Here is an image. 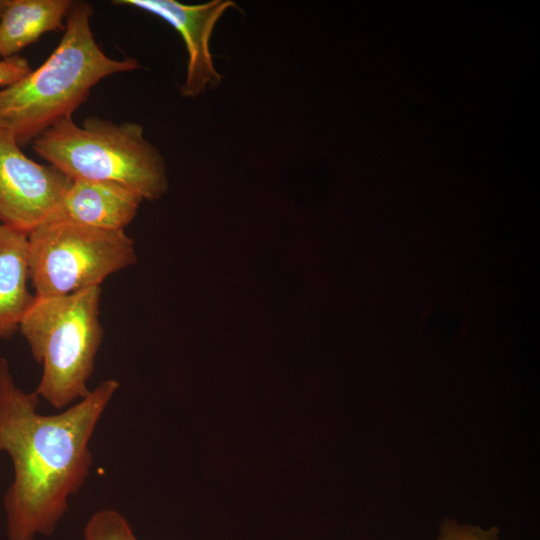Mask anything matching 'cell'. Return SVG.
Returning a JSON list of instances; mask_svg holds the SVG:
<instances>
[{
	"label": "cell",
	"mask_w": 540,
	"mask_h": 540,
	"mask_svg": "<svg viewBox=\"0 0 540 540\" xmlns=\"http://www.w3.org/2000/svg\"><path fill=\"white\" fill-rule=\"evenodd\" d=\"M120 383L106 379L57 414L38 411L40 397L19 388L0 358V452L13 466L3 506L8 540L51 536L93 465L90 442Z\"/></svg>",
	"instance_id": "cell-1"
},
{
	"label": "cell",
	"mask_w": 540,
	"mask_h": 540,
	"mask_svg": "<svg viewBox=\"0 0 540 540\" xmlns=\"http://www.w3.org/2000/svg\"><path fill=\"white\" fill-rule=\"evenodd\" d=\"M92 14L90 3L73 1L63 36L50 56L0 89V128L13 134L21 148L72 117L101 80L139 69L134 58L114 59L104 53L91 28Z\"/></svg>",
	"instance_id": "cell-2"
},
{
	"label": "cell",
	"mask_w": 540,
	"mask_h": 540,
	"mask_svg": "<svg viewBox=\"0 0 540 540\" xmlns=\"http://www.w3.org/2000/svg\"><path fill=\"white\" fill-rule=\"evenodd\" d=\"M32 148L72 180L118 183L147 200L168 188L164 159L139 123L92 116L78 125L67 117L40 134Z\"/></svg>",
	"instance_id": "cell-3"
},
{
	"label": "cell",
	"mask_w": 540,
	"mask_h": 540,
	"mask_svg": "<svg viewBox=\"0 0 540 540\" xmlns=\"http://www.w3.org/2000/svg\"><path fill=\"white\" fill-rule=\"evenodd\" d=\"M101 287L62 296H34L19 331L42 366L34 392L56 409L89 394L88 381L102 343Z\"/></svg>",
	"instance_id": "cell-4"
},
{
	"label": "cell",
	"mask_w": 540,
	"mask_h": 540,
	"mask_svg": "<svg viewBox=\"0 0 540 540\" xmlns=\"http://www.w3.org/2000/svg\"><path fill=\"white\" fill-rule=\"evenodd\" d=\"M29 279L36 296L68 295L100 287L136 262L125 230H104L49 220L28 233Z\"/></svg>",
	"instance_id": "cell-5"
},
{
	"label": "cell",
	"mask_w": 540,
	"mask_h": 540,
	"mask_svg": "<svg viewBox=\"0 0 540 540\" xmlns=\"http://www.w3.org/2000/svg\"><path fill=\"white\" fill-rule=\"evenodd\" d=\"M72 183L53 165L26 156L17 140L0 128V222L28 234L51 220Z\"/></svg>",
	"instance_id": "cell-6"
},
{
	"label": "cell",
	"mask_w": 540,
	"mask_h": 540,
	"mask_svg": "<svg viewBox=\"0 0 540 540\" xmlns=\"http://www.w3.org/2000/svg\"><path fill=\"white\" fill-rule=\"evenodd\" d=\"M115 5L131 6L154 14L182 36L187 53V73L181 87L184 97H196L209 86L221 82L209 49L213 29L224 12L235 7L231 0L184 4L176 0H115Z\"/></svg>",
	"instance_id": "cell-7"
},
{
	"label": "cell",
	"mask_w": 540,
	"mask_h": 540,
	"mask_svg": "<svg viewBox=\"0 0 540 540\" xmlns=\"http://www.w3.org/2000/svg\"><path fill=\"white\" fill-rule=\"evenodd\" d=\"M142 200L137 192L118 183L75 179L51 220L124 230L135 218Z\"/></svg>",
	"instance_id": "cell-8"
},
{
	"label": "cell",
	"mask_w": 540,
	"mask_h": 540,
	"mask_svg": "<svg viewBox=\"0 0 540 540\" xmlns=\"http://www.w3.org/2000/svg\"><path fill=\"white\" fill-rule=\"evenodd\" d=\"M28 234L0 222V339L11 337L32 303Z\"/></svg>",
	"instance_id": "cell-9"
},
{
	"label": "cell",
	"mask_w": 540,
	"mask_h": 540,
	"mask_svg": "<svg viewBox=\"0 0 540 540\" xmlns=\"http://www.w3.org/2000/svg\"><path fill=\"white\" fill-rule=\"evenodd\" d=\"M71 0H9L0 17V58L18 55L43 34L63 30Z\"/></svg>",
	"instance_id": "cell-10"
},
{
	"label": "cell",
	"mask_w": 540,
	"mask_h": 540,
	"mask_svg": "<svg viewBox=\"0 0 540 540\" xmlns=\"http://www.w3.org/2000/svg\"><path fill=\"white\" fill-rule=\"evenodd\" d=\"M83 540H138L127 519L113 509H102L87 521Z\"/></svg>",
	"instance_id": "cell-11"
},
{
	"label": "cell",
	"mask_w": 540,
	"mask_h": 540,
	"mask_svg": "<svg viewBox=\"0 0 540 540\" xmlns=\"http://www.w3.org/2000/svg\"><path fill=\"white\" fill-rule=\"evenodd\" d=\"M436 540H499V529L495 526L483 529L446 519L440 526Z\"/></svg>",
	"instance_id": "cell-12"
},
{
	"label": "cell",
	"mask_w": 540,
	"mask_h": 540,
	"mask_svg": "<svg viewBox=\"0 0 540 540\" xmlns=\"http://www.w3.org/2000/svg\"><path fill=\"white\" fill-rule=\"evenodd\" d=\"M31 70L29 61L22 56L0 58V89L14 84Z\"/></svg>",
	"instance_id": "cell-13"
},
{
	"label": "cell",
	"mask_w": 540,
	"mask_h": 540,
	"mask_svg": "<svg viewBox=\"0 0 540 540\" xmlns=\"http://www.w3.org/2000/svg\"><path fill=\"white\" fill-rule=\"evenodd\" d=\"M9 0H0V17L2 16L5 8L7 7Z\"/></svg>",
	"instance_id": "cell-14"
}]
</instances>
